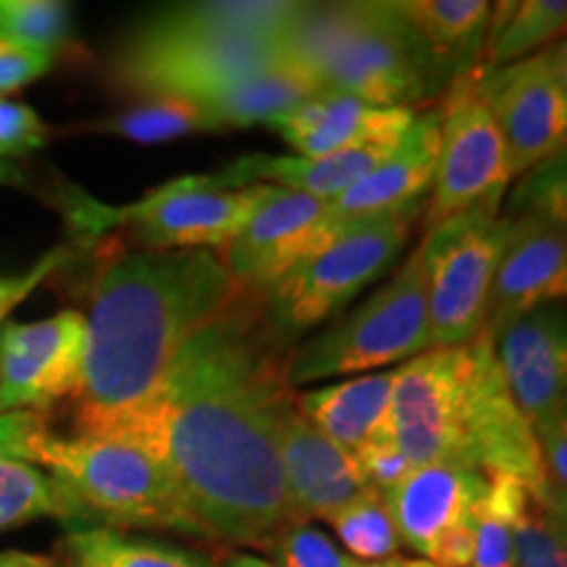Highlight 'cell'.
Masks as SVG:
<instances>
[{"label":"cell","instance_id":"obj_4","mask_svg":"<svg viewBox=\"0 0 567 567\" xmlns=\"http://www.w3.org/2000/svg\"><path fill=\"white\" fill-rule=\"evenodd\" d=\"M281 59L318 92L379 109H415L444 95L394 0L300 3L284 27Z\"/></svg>","mask_w":567,"mask_h":567},{"label":"cell","instance_id":"obj_8","mask_svg":"<svg viewBox=\"0 0 567 567\" xmlns=\"http://www.w3.org/2000/svg\"><path fill=\"white\" fill-rule=\"evenodd\" d=\"M507 237L509 218L502 208H473L425 229L429 350L467 347L484 334Z\"/></svg>","mask_w":567,"mask_h":567},{"label":"cell","instance_id":"obj_34","mask_svg":"<svg viewBox=\"0 0 567 567\" xmlns=\"http://www.w3.org/2000/svg\"><path fill=\"white\" fill-rule=\"evenodd\" d=\"M281 567H358L360 563L342 551L323 530L313 526H289L268 544Z\"/></svg>","mask_w":567,"mask_h":567},{"label":"cell","instance_id":"obj_15","mask_svg":"<svg viewBox=\"0 0 567 567\" xmlns=\"http://www.w3.org/2000/svg\"><path fill=\"white\" fill-rule=\"evenodd\" d=\"M439 132H442L439 109L421 111L415 124L402 134L394 151L379 166L371 168L337 200L326 203L321 221L310 237L308 255H313L318 247L329 245L331 239L360 221H371V218L408 208L425 210L436 179Z\"/></svg>","mask_w":567,"mask_h":567},{"label":"cell","instance_id":"obj_44","mask_svg":"<svg viewBox=\"0 0 567 567\" xmlns=\"http://www.w3.org/2000/svg\"><path fill=\"white\" fill-rule=\"evenodd\" d=\"M544 53H547V61H549L551 71H555L559 87H563L565 95H567V34L563 40H557L555 45L547 48Z\"/></svg>","mask_w":567,"mask_h":567},{"label":"cell","instance_id":"obj_24","mask_svg":"<svg viewBox=\"0 0 567 567\" xmlns=\"http://www.w3.org/2000/svg\"><path fill=\"white\" fill-rule=\"evenodd\" d=\"M392 371L350 375L339 384L295 392L297 410L354 457L371 439L389 434Z\"/></svg>","mask_w":567,"mask_h":567},{"label":"cell","instance_id":"obj_33","mask_svg":"<svg viewBox=\"0 0 567 567\" xmlns=\"http://www.w3.org/2000/svg\"><path fill=\"white\" fill-rule=\"evenodd\" d=\"M515 567H567V544L536 499L513 523Z\"/></svg>","mask_w":567,"mask_h":567},{"label":"cell","instance_id":"obj_3","mask_svg":"<svg viewBox=\"0 0 567 567\" xmlns=\"http://www.w3.org/2000/svg\"><path fill=\"white\" fill-rule=\"evenodd\" d=\"M295 0H205L147 17L113 55L111 76L142 97L200 101L281 63Z\"/></svg>","mask_w":567,"mask_h":567},{"label":"cell","instance_id":"obj_10","mask_svg":"<svg viewBox=\"0 0 567 567\" xmlns=\"http://www.w3.org/2000/svg\"><path fill=\"white\" fill-rule=\"evenodd\" d=\"M436 179L423 210L425 229L473 208H502L515 184L492 111L467 74L444 92Z\"/></svg>","mask_w":567,"mask_h":567},{"label":"cell","instance_id":"obj_23","mask_svg":"<svg viewBox=\"0 0 567 567\" xmlns=\"http://www.w3.org/2000/svg\"><path fill=\"white\" fill-rule=\"evenodd\" d=\"M444 90L478 69L492 3L486 0H394Z\"/></svg>","mask_w":567,"mask_h":567},{"label":"cell","instance_id":"obj_13","mask_svg":"<svg viewBox=\"0 0 567 567\" xmlns=\"http://www.w3.org/2000/svg\"><path fill=\"white\" fill-rule=\"evenodd\" d=\"M473 74L505 140L515 182L567 151V95L559 87L547 53Z\"/></svg>","mask_w":567,"mask_h":567},{"label":"cell","instance_id":"obj_36","mask_svg":"<svg viewBox=\"0 0 567 567\" xmlns=\"http://www.w3.org/2000/svg\"><path fill=\"white\" fill-rule=\"evenodd\" d=\"M48 130L30 105L0 97V158H13L45 145Z\"/></svg>","mask_w":567,"mask_h":567},{"label":"cell","instance_id":"obj_16","mask_svg":"<svg viewBox=\"0 0 567 567\" xmlns=\"http://www.w3.org/2000/svg\"><path fill=\"white\" fill-rule=\"evenodd\" d=\"M507 218L509 237L496 268L484 329L492 339L520 318L567 300V229L534 216Z\"/></svg>","mask_w":567,"mask_h":567},{"label":"cell","instance_id":"obj_40","mask_svg":"<svg viewBox=\"0 0 567 567\" xmlns=\"http://www.w3.org/2000/svg\"><path fill=\"white\" fill-rule=\"evenodd\" d=\"M473 549H476V534H473V517H467V520L439 534L423 559L439 567H471Z\"/></svg>","mask_w":567,"mask_h":567},{"label":"cell","instance_id":"obj_5","mask_svg":"<svg viewBox=\"0 0 567 567\" xmlns=\"http://www.w3.org/2000/svg\"><path fill=\"white\" fill-rule=\"evenodd\" d=\"M0 455L40 467L59 484L82 528H161L200 536L168 473L140 446L87 434H59L45 415H0Z\"/></svg>","mask_w":567,"mask_h":567},{"label":"cell","instance_id":"obj_47","mask_svg":"<svg viewBox=\"0 0 567 567\" xmlns=\"http://www.w3.org/2000/svg\"><path fill=\"white\" fill-rule=\"evenodd\" d=\"M6 179H9V168H6L3 163H0V182H6Z\"/></svg>","mask_w":567,"mask_h":567},{"label":"cell","instance_id":"obj_35","mask_svg":"<svg viewBox=\"0 0 567 567\" xmlns=\"http://www.w3.org/2000/svg\"><path fill=\"white\" fill-rule=\"evenodd\" d=\"M473 534L476 549L471 567H515L513 520L488 507L484 499L473 513Z\"/></svg>","mask_w":567,"mask_h":567},{"label":"cell","instance_id":"obj_49","mask_svg":"<svg viewBox=\"0 0 567 567\" xmlns=\"http://www.w3.org/2000/svg\"><path fill=\"white\" fill-rule=\"evenodd\" d=\"M565 496H567V492H565Z\"/></svg>","mask_w":567,"mask_h":567},{"label":"cell","instance_id":"obj_12","mask_svg":"<svg viewBox=\"0 0 567 567\" xmlns=\"http://www.w3.org/2000/svg\"><path fill=\"white\" fill-rule=\"evenodd\" d=\"M471 350H425L394 368L389 436L410 465H463V408Z\"/></svg>","mask_w":567,"mask_h":567},{"label":"cell","instance_id":"obj_21","mask_svg":"<svg viewBox=\"0 0 567 567\" xmlns=\"http://www.w3.org/2000/svg\"><path fill=\"white\" fill-rule=\"evenodd\" d=\"M496 360L530 421L567 396V310L542 308L494 339Z\"/></svg>","mask_w":567,"mask_h":567},{"label":"cell","instance_id":"obj_18","mask_svg":"<svg viewBox=\"0 0 567 567\" xmlns=\"http://www.w3.org/2000/svg\"><path fill=\"white\" fill-rule=\"evenodd\" d=\"M279 460L289 507L297 523L310 520V517H321L329 523L339 509L371 488L350 452L323 436L297 410V402H292L281 417Z\"/></svg>","mask_w":567,"mask_h":567},{"label":"cell","instance_id":"obj_2","mask_svg":"<svg viewBox=\"0 0 567 567\" xmlns=\"http://www.w3.org/2000/svg\"><path fill=\"white\" fill-rule=\"evenodd\" d=\"M239 292L216 252L137 250L105 260L90 289L71 431L90 434L140 405L182 347Z\"/></svg>","mask_w":567,"mask_h":567},{"label":"cell","instance_id":"obj_14","mask_svg":"<svg viewBox=\"0 0 567 567\" xmlns=\"http://www.w3.org/2000/svg\"><path fill=\"white\" fill-rule=\"evenodd\" d=\"M87 326L76 310L34 323H9L0 352V415L48 410L76 392Z\"/></svg>","mask_w":567,"mask_h":567},{"label":"cell","instance_id":"obj_37","mask_svg":"<svg viewBox=\"0 0 567 567\" xmlns=\"http://www.w3.org/2000/svg\"><path fill=\"white\" fill-rule=\"evenodd\" d=\"M354 463H358L360 473L365 476L368 486L379 488L381 494L394 488L410 471H413L410 460L402 455L400 446L394 444V439L389 434L371 439V442L354 455Z\"/></svg>","mask_w":567,"mask_h":567},{"label":"cell","instance_id":"obj_17","mask_svg":"<svg viewBox=\"0 0 567 567\" xmlns=\"http://www.w3.org/2000/svg\"><path fill=\"white\" fill-rule=\"evenodd\" d=\"M326 203L292 189L268 184L266 200L255 210L234 243L218 258L237 287L264 297L289 268L308 255L310 237L321 221Z\"/></svg>","mask_w":567,"mask_h":567},{"label":"cell","instance_id":"obj_42","mask_svg":"<svg viewBox=\"0 0 567 567\" xmlns=\"http://www.w3.org/2000/svg\"><path fill=\"white\" fill-rule=\"evenodd\" d=\"M538 507L544 509V515H547V520L555 526V530L559 536L565 538L567 544V496L559 486L551 484V488L547 492L544 499H538Z\"/></svg>","mask_w":567,"mask_h":567},{"label":"cell","instance_id":"obj_31","mask_svg":"<svg viewBox=\"0 0 567 567\" xmlns=\"http://www.w3.org/2000/svg\"><path fill=\"white\" fill-rule=\"evenodd\" d=\"M0 34L59 53L71 40V6L59 0H0Z\"/></svg>","mask_w":567,"mask_h":567},{"label":"cell","instance_id":"obj_32","mask_svg":"<svg viewBox=\"0 0 567 567\" xmlns=\"http://www.w3.org/2000/svg\"><path fill=\"white\" fill-rule=\"evenodd\" d=\"M505 216H534L567 229V151L536 166L509 187Z\"/></svg>","mask_w":567,"mask_h":567},{"label":"cell","instance_id":"obj_7","mask_svg":"<svg viewBox=\"0 0 567 567\" xmlns=\"http://www.w3.org/2000/svg\"><path fill=\"white\" fill-rule=\"evenodd\" d=\"M429 350V297L421 245L384 287L344 310L287 358L289 386L305 389L326 379L379 373Z\"/></svg>","mask_w":567,"mask_h":567},{"label":"cell","instance_id":"obj_6","mask_svg":"<svg viewBox=\"0 0 567 567\" xmlns=\"http://www.w3.org/2000/svg\"><path fill=\"white\" fill-rule=\"evenodd\" d=\"M417 218H423V208L360 221L289 268L264 295L268 337L292 352L302 339L342 316L400 258Z\"/></svg>","mask_w":567,"mask_h":567},{"label":"cell","instance_id":"obj_30","mask_svg":"<svg viewBox=\"0 0 567 567\" xmlns=\"http://www.w3.org/2000/svg\"><path fill=\"white\" fill-rule=\"evenodd\" d=\"M329 523L354 563H384L396 557L402 547L384 494L373 486L339 509Z\"/></svg>","mask_w":567,"mask_h":567},{"label":"cell","instance_id":"obj_48","mask_svg":"<svg viewBox=\"0 0 567 567\" xmlns=\"http://www.w3.org/2000/svg\"><path fill=\"white\" fill-rule=\"evenodd\" d=\"M0 352H3V329H0Z\"/></svg>","mask_w":567,"mask_h":567},{"label":"cell","instance_id":"obj_22","mask_svg":"<svg viewBox=\"0 0 567 567\" xmlns=\"http://www.w3.org/2000/svg\"><path fill=\"white\" fill-rule=\"evenodd\" d=\"M400 142V140H396ZM396 142L354 147L347 153L323 155V158H300V155H243L216 174L224 189H243L252 184H274L292 193L316 197L321 203L337 200L352 184H358L371 168L379 166Z\"/></svg>","mask_w":567,"mask_h":567},{"label":"cell","instance_id":"obj_38","mask_svg":"<svg viewBox=\"0 0 567 567\" xmlns=\"http://www.w3.org/2000/svg\"><path fill=\"white\" fill-rule=\"evenodd\" d=\"M55 63L53 51L30 48L0 34V97L40 80Z\"/></svg>","mask_w":567,"mask_h":567},{"label":"cell","instance_id":"obj_9","mask_svg":"<svg viewBox=\"0 0 567 567\" xmlns=\"http://www.w3.org/2000/svg\"><path fill=\"white\" fill-rule=\"evenodd\" d=\"M268 184L224 189L216 174L182 176L155 189L145 200L126 208H101L76 213L84 231L124 226L140 250H224L243 234L255 210L266 200Z\"/></svg>","mask_w":567,"mask_h":567},{"label":"cell","instance_id":"obj_20","mask_svg":"<svg viewBox=\"0 0 567 567\" xmlns=\"http://www.w3.org/2000/svg\"><path fill=\"white\" fill-rule=\"evenodd\" d=\"M486 488L488 478L484 473L436 463L413 467L400 484L389 488L384 499L400 542L423 559L439 534L473 517Z\"/></svg>","mask_w":567,"mask_h":567},{"label":"cell","instance_id":"obj_46","mask_svg":"<svg viewBox=\"0 0 567 567\" xmlns=\"http://www.w3.org/2000/svg\"><path fill=\"white\" fill-rule=\"evenodd\" d=\"M358 567H439V565L429 563V559H405V557H392V559H384V563H371V565H363V563H360Z\"/></svg>","mask_w":567,"mask_h":567},{"label":"cell","instance_id":"obj_45","mask_svg":"<svg viewBox=\"0 0 567 567\" xmlns=\"http://www.w3.org/2000/svg\"><path fill=\"white\" fill-rule=\"evenodd\" d=\"M221 567H279L268 559L258 557V555H245V551H234V555L226 557V563Z\"/></svg>","mask_w":567,"mask_h":567},{"label":"cell","instance_id":"obj_28","mask_svg":"<svg viewBox=\"0 0 567 567\" xmlns=\"http://www.w3.org/2000/svg\"><path fill=\"white\" fill-rule=\"evenodd\" d=\"M38 517H59L69 526L82 528L74 502L48 473L21 460L0 455V530Z\"/></svg>","mask_w":567,"mask_h":567},{"label":"cell","instance_id":"obj_43","mask_svg":"<svg viewBox=\"0 0 567 567\" xmlns=\"http://www.w3.org/2000/svg\"><path fill=\"white\" fill-rule=\"evenodd\" d=\"M0 567H59V559L45 555H32V551L6 549L0 551Z\"/></svg>","mask_w":567,"mask_h":567},{"label":"cell","instance_id":"obj_39","mask_svg":"<svg viewBox=\"0 0 567 567\" xmlns=\"http://www.w3.org/2000/svg\"><path fill=\"white\" fill-rule=\"evenodd\" d=\"M551 484L567 492V396L534 421Z\"/></svg>","mask_w":567,"mask_h":567},{"label":"cell","instance_id":"obj_11","mask_svg":"<svg viewBox=\"0 0 567 567\" xmlns=\"http://www.w3.org/2000/svg\"><path fill=\"white\" fill-rule=\"evenodd\" d=\"M471 350V379H467L463 408V460L465 467L486 478L505 476L520 481L534 499H544L551 478L544 463L534 421L517 405L499 360L494 339L481 334Z\"/></svg>","mask_w":567,"mask_h":567},{"label":"cell","instance_id":"obj_29","mask_svg":"<svg viewBox=\"0 0 567 567\" xmlns=\"http://www.w3.org/2000/svg\"><path fill=\"white\" fill-rule=\"evenodd\" d=\"M87 130L113 134L142 145H155V142H172L189 134L221 132L218 124L205 113L200 105L184 97H142L134 109H126L116 116L103 118V122L90 124Z\"/></svg>","mask_w":567,"mask_h":567},{"label":"cell","instance_id":"obj_1","mask_svg":"<svg viewBox=\"0 0 567 567\" xmlns=\"http://www.w3.org/2000/svg\"><path fill=\"white\" fill-rule=\"evenodd\" d=\"M287 358L266 331L264 297L239 287L140 405L87 436L147 452L203 538L268 549L297 526L279 460V425L295 402Z\"/></svg>","mask_w":567,"mask_h":567},{"label":"cell","instance_id":"obj_26","mask_svg":"<svg viewBox=\"0 0 567 567\" xmlns=\"http://www.w3.org/2000/svg\"><path fill=\"white\" fill-rule=\"evenodd\" d=\"M567 34V0L492 3L484 53L476 71H494L544 53Z\"/></svg>","mask_w":567,"mask_h":567},{"label":"cell","instance_id":"obj_25","mask_svg":"<svg viewBox=\"0 0 567 567\" xmlns=\"http://www.w3.org/2000/svg\"><path fill=\"white\" fill-rule=\"evenodd\" d=\"M313 95H318L313 84L281 61L195 103L218 124V130L226 132L255 124L268 126Z\"/></svg>","mask_w":567,"mask_h":567},{"label":"cell","instance_id":"obj_41","mask_svg":"<svg viewBox=\"0 0 567 567\" xmlns=\"http://www.w3.org/2000/svg\"><path fill=\"white\" fill-rule=\"evenodd\" d=\"M66 258V252L63 250H55L48 255V258H42L38 266L30 268L27 274L21 276H0V321H3L6 313L13 308V305H19L24 300L27 295L32 292L34 287H40L42 281L51 276L55 268L61 266V260Z\"/></svg>","mask_w":567,"mask_h":567},{"label":"cell","instance_id":"obj_19","mask_svg":"<svg viewBox=\"0 0 567 567\" xmlns=\"http://www.w3.org/2000/svg\"><path fill=\"white\" fill-rule=\"evenodd\" d=\"M417 116L415 109H379L342 92H318L268 126L300 158H323L402 140Z\"/></svg>","mask_w":567,"mask_h":567},{"label":"cell","instance_id":"obj_27","mask_svg":"<svg viewBox=\"0 0 567 567\" xmlns=\"http://www.w3.org/2000/svg\"><path fill=\"white\" fill-rule=\"evenodd\" d=\"M59 567H213L195 551L116 528H71Z\"/></svg>","mask_w":567,"mask_h":567}]
</instances>
